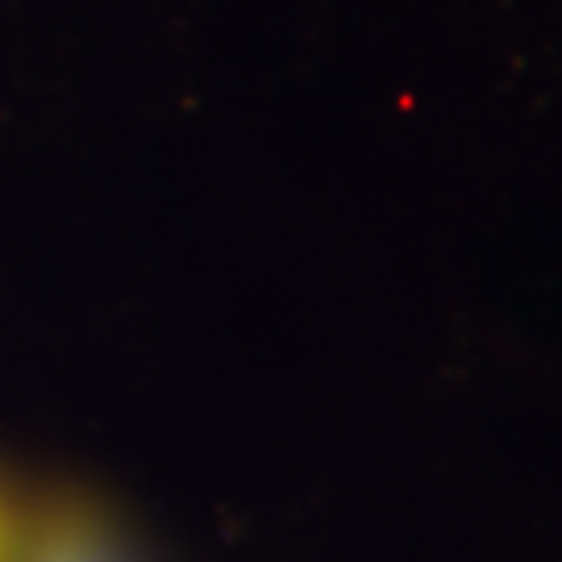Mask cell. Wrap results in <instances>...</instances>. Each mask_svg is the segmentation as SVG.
<instances>
[{"instance_id": "6da1fadb", "label": "cell", "mask_w": 562, "mask_h": 562, "mask_svg": "<svg viewBox=\"0 0 562 562\" xmlns=\"http://www.w3.org/2000/svg\"><path fill=\"white\" fill-rule=\"evenodd\" d=\"M25 562H125L117 546L104 538L92 521H83L76 513H59L38 529V538L30 542Z\"/></svg>"}, {"instance_id": "7a4b0ae2", "label": "cell", "mask_w": 562, "mask_h": 562, "mask_svg": "<svg viewBox=\"0 0 562 562\" xmlns=\"http://www.w3.org/2000/svg\"><path fill=\"white\" fill-rule=\"evenodd\" d=\"M0 562H13V525L0 513Z\"/></svg>"}]
</instances>
